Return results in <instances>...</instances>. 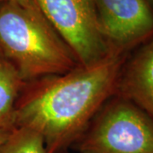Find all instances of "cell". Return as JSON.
Masks as SVG:
<instances>
[{"instance_id":"52a82bcc","label":"cell","mask_w":153,"mask_h":153,"mask_svg":"<svg viewBox=\"0 0 153 153\" xmlns=\"http://www.w3.org/2000/svg\"><path fill=\"white\" fill-rule=\"evenodd\" d=\"M26 84L10 64L0 60V129L15 128L17 102Z\"/></svg>"},{"instance_id":"30bf717a","label":"cell","mask_w":153,"mask_h":153,"mask_svg":"<svg viewBox=\"0 0 153 153\" xmlns=\"http://www.w3.org/2000/svg\"><path fill=\"white\" fill-rule=\"evenodd\" d=\"M10 130H6V129H0V145L2 142L6 139V137L8 136Z\"/></svg>"},{"instance_id":"9c48e42d","label":"cell","mask_w":153,"mask_h":153,"mask_svg":"<svg viewBox=\"0 0 153 153\" xmlns=\"http://www.w3.org/2000/svg\"><path fill=\"white\" fill-rule=\"evenodd\" d=\"M2 1H11V2L16 3L19 5L25 8L26 10L35 14L36 16L45 18L40 7H39L38 0H0V2H2Z\"/></svg>"},{"instance_id":"7a4b0ae2","label":"cell","mask_w":153,"mask_h":153,"mask_svg":"<svg viewBox=\"0 0 153 153\" xmlns=\"http://www.w3.org/2000/svg\"><path fill=\"white\" fill-rule=\"evenodd\" d=\"M0 60L10 64L27 83L80 65L46 18L11 1L0 2Z\"/></svg>"},{"instance_id":"ba28073f","label":"cell","mask_w":153,"mask_h":153,"mask_svg":"<svg viewBox=\"0 0 153 153\" xmlns=\"http://www.w3.org/2000/svg\"><path fill=\"white\" fill-rule=\"evenodd\" d=\"M0 153H47L43 136L27 127H15L0 145Z\"/></svg>"},{"instance_id":"3957f363","label":"cell","mask_w":153,"mask_h":153,"mask_svg":"<svg viewBox=\"0 0 153 153\" xmlns=\"http://www.w3.org/2000/svg\"><path fill=\"white\" fill-rule=\"evenodd\" d=\"M79 153H153V118L114 94L76 141Z\"/></svg>"},{"instance_id":"277c9868","label":"cell","mask_w":153,"mask_h":153,"mask_svg":"<svg viewBox=\"0 0 153 153\" xmlns=\"http://www.w3.org/2000/svg\"><path fill=\"white\" fill-rule=\"evenodd\" d=\"M45 18L76 56L88 66L111 53L100 33L91 0H38Z\"/></svg>"},{"instance_id":"8992f818","label":"cell","mask_w":153,"mask_h":153,"mask_svg":"<svg viewBox=\"0 0 153 153\" xmlns=\"http://www.w3.org/2000/svg\"><path fill=\"white\" fill-rule=\"evenodd\" d=\"M115 94L128 100L153 118V37L128 55Z\"/></svg>"},{"instance_id":"8fae6325","label":"cell","mask_w":153,"mask_h":153,"mask_svg":"<svg viewBox=\"0 0 153 153\" xmlns=\"http://www.w3.org/2000/svg\"><path fill=\"white\" fill-rule=\"evenodd\" d=\"M59 153H68V152H59Z\"/></svg>"},{"instance_id":"6da1fadb","label":"cell","mask_w":153,"mask_h":153,"mask_svg":"<svg viewBox=\"0 0 153 153\" xmlns=\"http://www.w3.org/2000/svg\"><path fill=\"white\" fill-rule=\"evenodd\" d=\"M128 55L111 53L92 66L27 82L17 102L15 127L39 133L47 153L66 152L116 94Z\"/></svg>"},{"instance_id":"5b68a950","label":"cell","mask_w":153,"mask_h":153,"mask_svg":"<svg viewBox=\"0 0 153 153\" xmlns=\"http://www.w3.org/2000/svg\"><path fill=\"white\" fill-rule=\"evenodd\" d=\"M111 52L130 54L153 37V0H91Z\"/></svg>"}]
</instances>
